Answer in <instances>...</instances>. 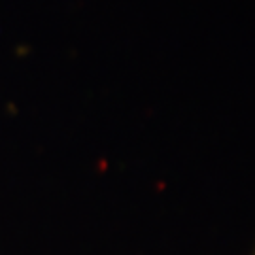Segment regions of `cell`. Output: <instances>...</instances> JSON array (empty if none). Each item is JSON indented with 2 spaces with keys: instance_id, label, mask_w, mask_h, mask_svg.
I'll return each mask as SVG.
<instances>
[{
  "instance_id": "obj_1",
  "label": "cell",
  "mask_w": 255,
  "mask_h": 255,
  "mask_svg": "<svg viewBox=\"0 0 255 255\" xmlns=\"http://www.w3.org/2000/svg\"><path fill=\"white\" fill-rule=\"evenodd\" d=\"M254 255H255V254H254Z\"/></svg>"
}]
</instances>
